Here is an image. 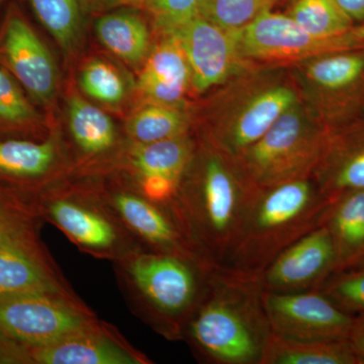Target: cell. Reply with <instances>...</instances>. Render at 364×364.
Listing matches in <instances>:
<instances>
[{
	"mask_svg": "<svg viewBox=\"0 0 364 364\" xmlns=\"http://www.w3.org/2000/svg\"><path fill=\"white\" fill-rule=\"evenodd\" d=\"M30 364H152L145 353L130 344L105 321L42 346L28 347Z\"/></svg>",
	"mask_w": 364,
	"mask_h": 364,
	"instance_id": "cell-14",
	"label": "cell"
},
{
	"mask_svg": "<svg viewBox=\"0 0 364 364\" xmlns=\"http://www.w3.org/2000/svg\"><path fill=\"white\" fill-rule=\"evenodd\" d=\"M186 117L171 105L153 104L144 105L132 114L126 124V132L131 143L148 144L186 135Z\"/></svg>",
	"mask_w": 364,
	"mask_h": 364,
	"instance_id": "cell-26",
	"label": "cell"
},
{
	"mask_svg": "<svg viewBox=\"0 0 364 364\" xmlns=\"http://www.w3.org/2000/svg\"><path fill=\"white\" fill-rule=\"evenodd\" d=\"M0 364H30L28 348L0 335Z\"/></svg>",
	"mask_w": 364,
	"mask_h": 364,
	"instance_id": "cell-34",
	"label": "cell"
},
{
	"mask_svg": "<svg viewBox=\"0 0 364 364\" xmlns=\"http://www.w3.org/2000/svg\"><path fill=\"white\" fill-rule=\"evenodd\" d=\"M97 320L80 298L42 293L0 296V335L28 347L54 343Z\"/></svg>",
	"mask_w": 364,
	"mask_h": 364,
	"instance_id": "cell-7",
	"label": "cell"
},
{
	"mask_svg": "<svg viewBox=\"0 0 364 364\" xmlns=\"http://www.w3.org/2000/svg\"><path fill=\"white\" fill-rule=\"evenodd\" d=\"M95 186L145 250L177 256L205 269H214L191 247L166 205L148 200L133 183H102Z\"/></svg>",
	"mask_w": 364,
	"mask_h": 364,
	"instance_id": "cell-8",
	"label": "cell"
},
{
	"mask_svg": "<svg viewBox=\"0 0 364 364\" xmlns=\"http://www.w3.org/2000/svg\"><path fill=\"white\" fill-rule=\"evenodd\" d=\"M112 265L119 289L136 317L163 338L182 341L213 269L145 249Z\"/></svg>",
	"mask_w": 364,
	"mask_h": 364,
	"instance_id": "cell-4",
	"label": "cell"
},
{
	"mask_svg": "<svg viewBox=\"0 0 364 364\" xmlns=\"http://www.w3.org/2000/svg\"><path fill=\"white\" fill-rule=\"evenodd\" d=\"M80 85L90 97L107 105L119 104L126 93V86L119 72L102 60H92L83 67Z\"/></svg>",
	"mask_w": 364,
	"mask_h": 364,
	"instance_id": "cell-32",
	"label": "cell"
},
{
	"mask_svg": "<svg viewBox=\"0 0 364 364\" xmlns=\"http://www.w3.org/2000/svg\"><path fill=\"white\" fill-rule=\"evenodd\" d=\"M277 0H200L198 13L228 32L245 28Z\"/></svg>",
	"mask_w": 364,
	"mask_h": 364,
	"instance_id": "cell-30",
	"label": "cell"
},
{
	"mask_svg": "<svg viewBox=\"0 0 364 364\" xmlns=\"http://www.w3.org/2000/svg\"><path fill=\"white\" fill-rule=\"evenodd\" d=\"M312 178L331 203L345 193L364 189V114L329 129Z\"/></svg>",
	"mask_w": 364,
	"mask_h": 364,
	"instance_id": "cell-16",
	"label": "cell"
},
{
	"mask_svg": "<svg viewBox=\"0 0 364 364\" xmlns=\"http://www.w3.org/2000/svg\"><path fill=\"white\" fill-rule=\"evenodd\" d=\"M195 151V145L186 135L148 144L131 143L124 163L134 181L158 176L181 182Z\"/></svg>",
	"mask_w": 364,
	"mask_h": 364,
	"instance_id": "cell-21",
	"label": "cell"
},
{
	"mask_svg": "<svg viewBox=\"0 0 364 364\" xmlns=\"http://www.w3.org/2000/svg\"><path fill=\"white\" fill-rule=\"evenodd\" d=\"M352 350L364 363V315L355 316L348 338Z\"/></svg>",
	"mask_w": 364,
	"mask_h": 364,
	"instance_id": "cell-35",
	"label": "cell"
},
{
	"mask_svg": "<svg viewBox=\"0 0 364 364\" xmlns=\"http://www.w3.org/2000/svg\"><path fill=\"white\" fill-rule=\"evenodd\" d=\"M82 7L90 9V11H109L117 7L128 6L136 1L142 0H80Z\"/></svg>",
	"mask_w": 364,
	"mask_h": 364,
	"instance_id": "cell-37",
	"label": "cell"
},
{
	"mask_svg": "<svg viewBox=\"0 0 364 364\" xmlns=\"http://www.w3.org/2000/svg\"><path fill=\"white\" fill-rule=\"evenodd\" d=\"M36 16L67 52L73 51L81 33L80 0H28Z\"/></svg>",
	"mask_w": 364,
	"mask_h": 364,
	"instance_id": "cell-28",
	"label": "cell"
},
{
	"mask_svg": "<svg viewBox=\"0 0 364 364\" xmlns=\"http://www.w3.org/2000/svg\"><path fill=\"white\" fill-rule=\"evenodd\" d=\"M164 33L173 37L183 50L191 85L198 92L224 82L240 64L236 33L228 32L200 14Z\"/></svg>",
	"mask_w": 364,
	"mask_h": 364,
	"instance_id": "cell-11",
	"label": "cell"
},
{
	"mask_svg": "<svg viewBox=\"0 0 364 364\" xmlns=\"http://www.w3.org/2000/svg\"><path fill=\"white\" fill-rule=\"evenodd\" d=\"M263 306L275 336L299 341L348 340L354 316L318 289L298 293L263 291Z\"/></svg>",
	"mask_w": 364,
	"mask_h": 364,
	"instance_id": "cell-9",
	"label": "cell"
},
{
	"mask_svg": "<svg viewBox=\"0 0 364 364\" xmlns=\"http://www.w3.org/2000/svg\"><path fill=\"white\" fill-rule=\"evenodd\" d=\"M189 83L191 73L186 54L178 42L166 35L148 55L139 88L153 102L172 105L183 98Z\"/></svg>",
	"mask_w": 364,
	"mask_h": 364,
	"instance_id": "cell-19",
	"label": "cell"
},
{
	"mask_svg": "<svg viewBox=\"0 0 364 364\" xmlns=\"http://www.w3.org/2000/svg\"><path fill=\"white\" fill-rule=\"evenodd\" d=\"M56 136L36 142L11 138L0 141V182L35 200L55 186L63 155Z\"/></svg>",
	"mask_w": 364,
	"mask_h": 364,
	"instance_id": "cell-17",
	"label": "cell"
},
{
	"mask_svg": "<svg viewBox=\"0 0 364 364\" xmlns=\"http://www.w3.org/2000/svg\"><path fill=\"white\" fill-rule=\"evenodd\" d=\"M54 294L79 298L41 239L0 243V296Z\"/></svg>",
	"mask_w": 364,
	"mask_h": 364,
	"instance_id": "cell-15",
	"label": "cell"
},
{
	"mask_svg": "<svg viewBox=\"0 0 364 364\" xmlns=\"http://www.w3.org/2000/svg\"><path fill=\"white\" fill-rule=\"evenodd\" d=\"M317 289L344 312L354 317L364 315V261L333 273Z\"/></svg>",
	"mask_w": 364,
	"mask_h": 364,
	"instance_id": "cell-31",
	"label": "cell"
},
{
	"mask_svg": "<svg viewBox=\"0 0 364 364\" xmlns=\"http://www.w3.org/2000/svg\"><path fill=\"white\" fill-rule=\"evenodd\" d=\"M331 205L312 177L259 189L223 267L260 277L284 249L324 224Z\"/></svg>",
	"mask_w": 364,
	"mask_h": 364,
	"instance_id": "cell-3",
	"label": "cell"
},
{
	"mask_svg": "<svg viewBox=\"0 0 364 364\" xmlns=\"http://www.w3.org/2000/svg\"><path fill=\"white\" fill-rule=\"evenodd\" d=\"M294 105H296V95L284 86L258 93L239 112L229 128L217 136L215 149L235 159L257 142Z\"/></svg>",
	"mask_w": 364,
	"mask_h": 364,
	"instance_id": "cell-18",
	"label": "cell"
},
{
	"mask_svg": "<svg viewBox=\"0 0 364 364\" xmlns=\"http://www.w3.org/2000/svg\"><path fill=\"white\" fill-rule=\"evenodd\" d=\"M43 223L35 200L0 182V243L38 240Z\"/></svg>",
	"mask_w": 364,
	"mask_h": 364,
	"instance_id": "cell-25",
	"label": "cell"
},
{
	"mask_svg": "<svg viewBox=\"0 0 364 364\" xmlns=\"http://www.w3.org/2000/svg\"><path fill=\"white\" fill-rule=\"evenodd\" d=\"M354 25L364 23V0H335Z\"/></svg>",
	"mask_w": 364,
	"mask_h": 364,
	"instance_id": "cell-36",
	"label": "cell"
},
{
	"mask_svg": "<svg viewBox=\"0 0 364 364\" xmlns=\"http://www.w3.org/2000/svg\"><path fill=\"white\" fill-rule=\"evenodd\" d=\"M35 203L43 221L97 259L114 263L144 249L95 186L55 184L36 196Z\"/></svg>",
	"mask_w": 364,
	"mask_h": 364,
	"instance_id": "cell-5",
	"label": "cell"
},
{
	"mask_svg": "<svg viewBox=\"0 0 364 364\" xmlns=\"http://www.w3.org/2000/svg\"><path fill=\"white\" fill-rule=\"evenodd\" d=\"M324 225L336 254L335 272L364 261V189L345 193L333 202Z\"/></svg>",
	"mask_w": 364,
	"mask_h": 364,
	"instance_id": "cell-20",
	"label": "cell"
},
{
	"mask_svg": "<svg viewBox=\"0 0 364 364\" xmlns=\"http://www.w3.org/2000/svg\"><path fill=\"white\" fill-rule=\"evenodd\" d=\"M328 134L329 128L309 124L294 105L235 160L257 189L311 178L322 156Z\"/></svg>",
	"mask_w": 364,
	"mask_h": 364,
	"instance_id": "cell-6",
	"label": "cell"
},
{
	"mask_svg": "<svg viewBox=\"0 0 364 364\" xmlns=\"http://www.w3.org/2000/svg\"><path fill=\"white\" fill-rule=\"evenodd\" d=\"M198 158L195 163L193 157L166 207L193 250L208 264L221 267L259 189L221 151L208 149Z\"/></svg>",
	"mask_w": 364,
	"mask_h": 364,
	"instance_id": "cell-1",
	"label": "cell"
},
{
	"mask_svg": "<svg viewBox=\"0 0 364 364\" xmlns=\"http://www.w3.org/2000/svg\"><path fill=\"white\" fill-rule=\"evenodd\" d=\"M0 62L18 85L47 104L58 82L56 64L47 46L20 14H9L0 33Z\"/></svg>",
	"mask_w": 364,
	"mask_h": 364,
	"instance_id": "cell-13",
	"label": "cell"
},
{
	"mask_svg": "<svg viewBox=\"0 0 364 364\" xmlns=\"http://www.w3.org/2000/svg\"><path fill=\"white\" fill-rule=\"evenodd\" d=\"M287 14L318 39L338 38L354 26L335 0H294Z\"/></svg>",
	"mask_w": 364,
	"mask_h": 364,
	"instance_id": "cell-27",
	"label": "cell"
},
{
	"mask_svg": "<svg viewBox=\"0 0 364 364\" xmlns=\"http://www.w3.org/2000/svg\"><path fill=\"white\" fill-rule=\"evenodd\" d=\"M350 50L364 49V23L354 25L348 33H345Z\"/></svg>",
	"mask_w": 364,
	"mask_h": 364,
	"instance_id": "cell-38",
	"label": "cell"
},
{
	"mask_svg": "<svg viewBox=\"0 0 364 364\" xmlns=\"http://www.w3.org/2000/svg\"><path fill=\"white\" fill-rule=\"evenodd\" d=\"M200 0H142L163 33L198 14Z\"/></svg>",
	"mask_w": 364,
	"mask_h": 364,
	"instance_id": "cell-33",
	"label": "cell"
},
{
	"mask_svg": "<svg viewBox=\"0 0 364 364\" xmlns=\"http://www.w3.org/2000/svg\"><path fill=\"white\" fill-rule=\"evenodd\" d=\"M336 272V254L324 224L284 249L260 275L263 291L298 293L317 289Z\"/></svg>",
	"mask_w": 364,
	"mask_h": 364,
	"instance_id": "cell-12",
	"label": "cell"
},
{
	"mask_svg": "<svg viewBox=\"0 0 364 364\" xmlns=\"http://www.w3.org/2000/svg\"><path fill=\"white\" fill-rule=\"evenodd\" d=\"M68 127L74 146L86 160L100 159L116 149L114 122L82 98L73 97L69 100Z\"/></svg>",
	"mask_w": 364,
	"mask_h": 364,
	"instance_id": "cell-22",
	"label": "cell"
},
{
	"mask_svg": "<svg viewBox=\"0 0 364 364\" xmlns=\"http://www.w3.org/2000/svg\"><path fill=\"white\" fill-rule=\"evenodd\" d=\"M95 32L105 47L128 63H140L149 53V31L136 14L114 11L105 14L95 23Z\"/></svg>",
	"mask_w": 364,
	"mask_h": 364,
	"instance_id": "cell-24",
	"label": "cell"
},
{
	"mask_svg": "<svg viewBox=\"0 0 364 364\" xmlns=\"http://www.w3.org/2000/svg\"><path fill=\"white\" fill-rule=\"evenodd\" d=\"M242 58L287 62L313 59L329 53L348 50L344 35L334 39H318L306 33L289 16L262 11L236 33Z\"/></svg>",
	"mask_w": 364,
	"mask_h": 364,
	"instance_id": "cell-10",
	"label": "cell"
},
{
	"mask_svg": "<svg viewBox=\"0 0 364 364\" xmlns=\"http://www.w3.org/2000/svg\"><path fill=\"white\" fill-rule=\"evenodd\" d=\"M39 117L21 86L6 69L0 67V134H28Z\"/></svg>",
	"mask_w": 364,
	"mask_h": 364,
	"instance_id": "cell-29",
	"label": "cell"
},
{
	"mask_svg": "<svg viewBox=\"0 0 364 364\" xmlns=\"http://www.w3.org/2000/svg\"><path fill=\"white\" fill-rule=\"evenodd\" d=\"M262 294L259 277L214 268L182 341L200 363L261 364L272 335Z\"/></svg>",
	"mask_w": 364,
	"mask_h": 364,
	"instance_id": "cell-2",
	"label": "cell"
},
{
	"mask_svg": "<svg viewBox=\"0 0 364 364\" xmlns=\"http://www.w3.org/2000/svg\"><path fill=\"white\" fill-rule=\"evenodd\" d=\"M261 364H361L348 340L299 341L272 335Z\"/></svg>",
	"mask_w": 364,
	"mask_h": 364,
	"instance_id": "cell-23",
	"label": "cell"
}]
</instances>
